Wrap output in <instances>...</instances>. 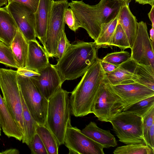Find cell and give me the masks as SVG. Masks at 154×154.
I'll list each match as a JSON object with an SVG mask.
<instances>
[{"instance_id": "18", "label": "cell", "mask_w": 154, "mask_h": 154, "mask_svg": "<svg viewBox=\"0 0 154 154\" xmlns=\"http://www.w3.org/2000/svg\"><path fill=\"white\" fill-rule=\"evenodd\" d=\"M0 125L3 132L6 136L22 141L23 137L22 134L0 94Z\"/></svg>"}, {"instance_id": "2", "label": "cell", "mask_w": 154, "mask_h": 154, "mask_svg": "<svg viewBox=\"0 0 154 154\" xmlns=\"http://www.w3.org/2000/svg\"><path fill=\"white\" fill-rule=\"evenodd\" d=\"M98 48L95 43L78 41L71 44L55 65H52L57 72L63 83L83 75L97 57Z\"/></svg>"}, {"instance_id": "39", "label": "cell", "mask_w": 154, "mask_h": 154, "mask_svg": "<svg viewBox=\"0 0 154 154\" xmlns=\"http://www.w3.org/2000/svg\"><path fill=\"white\" fill-rule=\"evenodd\" d=\"M101 64L104 71L105 73H108L112 72L119 66L110 63L104 62L100 60Z\"/></svg>"}, {"instance_id": "26", "label": "cell", "mask_w": 154, "mask_h": 154, "mask_svg": "<svg viewBox=\"0 0 154 154\" xmlns=\"http://www.w3.org/2000/svg\"><path fill=\"white\" fill-rule=\"evenodd\" d=\"M22 106L23 117L25 126V134L22 141L23 143L28 145L36 133V126L38 124L34 119L29 111L20 91Z\"/></svg>"}, {"instance_id": "20", "label": "cell", "mask_w": 154, "mask_h": 154, "mask_svg": "<svg viewBox=\"0 0 154 154\" xmlns=\"http://www.w3.org/2000/svg\"><path fill=\"white\" fill-rule=\"evenodd\" d=\"M18 28L6 7L0 8V41L10 46Z\"/></svg>"}, {"instance_id": "6", "label": "cell", "mask_w": 154, "mask_h": 154, "mask_svg": "<svg viewBox=\"0 0 154 154\" xmlns=\"http://www.w3.org/2000/svg\"><path fill=\"white\" fill-rule=\"evenodd\" d=\"M109 122L120 142L126 145L146 144L143 135V119L141 117L123 111L113 117Z\"/></svg>"}, {"instance_id": "4", "label": "cell", "mask_w": 154, "mask_h": 154, "mask_svg": "<svg viewBox=\"0 0 154 154\" xmlns=\"http://www.w3.org/2000/svg\"><path fill=\"white\" fill-rule=\"evenodd\" d=\"M69 93L61 87L48 100L45 126L53 134L59 146L64 144L66 128L71 125Z\"/></svg>"}, {"instance_id": "12", "label": "cell", "mask_w": 154, "mask_h": 154, "mask_svg": "<svg viewBox=\"0 0 154 154\" xmlns=\"http://www.w3.org/2000/svg\"><path fill=\"white\" fill-rule=\"evenodd\" d=\"M8 2L6 6L25 39L28 42L36 40L34 13L22 4L13 1Z\"/></svg>"}, {"instance_id": "40", "label": "cell", "mask_w": 154, "mask_h": 154, "mask_svg": "<svg viewBox=\"0 0 154 154\" xmlns=\"http://www.w3.org/2000/svg\"><path fill=\"white\" fill-rule=\"evenodd\" d=\"M148 15L152 23V27L154 28V5L152 6L151 9Z\"/></svg>"}, {"instance_id": "43", "label": "cell", "mask_w": 154, "mask_h": 154, "mask_svg": "<svg viewBox=\"0 0 154 154\" xmlns=\"http://www.w3.org/2000/svg\"><path fill=\"white\" fill-rule=\"evenodd\" d=\"M150 39L152 42L154 43V28L152 27V28L150 30Z\"/></svg>"}, {"instance_id": "22", "label": "cell", "mask_w": 154, "mask_h": 154, "mask_svg": "<svg viewBox=\"0 0 154 154\" xmlns=\"http://www.w3.org/2000/svg\"><path fill=\"white\" fill-rule=\"evenodd\" d=\"M10 46L19 68L25 67L28 54V44L18 29Z\"/></svg>"}, {"instance_id": "10", "label": "cell", "mask_w": 154, "mask_h": 154, "mask_svg": "<svg viewBox=\"0 0 154 154\" xmlns=\"http://www.w3.org/2000/svg\"><path fill=\"white\" fill-rule=\"evenodd\" d=\"M64 144L69 154H104V147L88 137L76 127L69 125L66 129Z\"/></svg>"}, {"instance_id": "32", "label": "cell", "mask_w": 154, "mask_h": 154, "mask_svg": "<svg viewBox=\"0 0 154 154\" xmlns=\"http://www.w3.org/2000/svg\"><path fill=\"white\" fill-rule=\"evenodd\" d=\"M28 146L32 154H48L43 142L36 133Z\"/></svg>"}, {"instance_id": "3", "label": "cell", "mask_w": 154, "mask_h": 154, "mask_svg": "<svg viewBox=\"0 0 154 154\" xmlns=\"http://www.w3.org/2000/svg\"><path fill=\"white\" fill-rule=\"evenodd\" d=\"M100 59L97 57L86 71L69 97L71 113L76 117L93 113L100 83L106 77Z\"/></svg>"}, {"instance_id": "28", "label": "cell", "mask_w": 154, "mask_h": 154, "mask_svg": "<svg viewBox=\"0 0 154 154\" xmlns=\"http://www.w3.org/2000/svg\"><path fill=\"white\" fill-rule=\"evenodd\" d=\"M114 154H154V150L143 143L131 144L117 147Z\"/></svg>"}, {"instance_id": "15", "label": "cell", "mask_w": 154, "mask_h": 154, "mask_svg": "<svg viewBox=\"0 0 154 154\" xmlns=\"http://www.w3.org/2000/svg\"><path fill=\"white\" fill-rule=\"evenodd\" d=\"M28 49L25 67L39 72L50 63L49 57L44 47L36 40L28 42Z\"/></svg>"}, {"instance_id": "44", "label": "cell", "mask_w": 154, "mask_h": 154, "mask_svg": "<svg viewBox=\"0 0 154 154\" xmlns=\"http://www.w3.org/2000/svg\"><path fill=\"white\" fill-rule=\"evenodd\" d=\"M7 2L8 0H0V8L5 5L7 6Z\"/></svg>"}, {"instance_id": "19", "label": "cell", "mask_w": 154, "mask_h": 154, "mask_svg": "<svg viewBox=\"0 0 154 154\" xmlns=\"http://www.w3.org/2000/svg\"><path fill=\"white\" fill-rule=\"evenodd\" d=\"M81 131L88 137L103 145L104 148L114 147L117 145L116 139L110 131L99 128L94 122H91Z\"/></svg>"}, {"instance_id": "9", "label": "cell", "mask_w": 154, "mask_h": 154, "mask_svg": "<svg viewBox=\"0 0 154 154\" xmlns=\"http://www.w3.org/2000/svg\"><path fill=\"white\" fill-rule=\"evenodd\" d=\"M69 7L68 0L52 1L43 46L49 57H55L62 31L65 29V12Z\"/></svg>"}, {"instance_id": "30", "label": "cell", "mask_w": 154, "mask_h": 154, "mask_svg": "<svg viewBox=\"0 0 154 154\" xmlns=\"http://www.w3.org/2000/svg\"><path fill=\"white\" fill-rule=\"evenodd\" d=\"M117 46L121 50L130 48L127 36L121 25L118 23L113 34L111 46Z\"/></svg>"}, {"instance_id": "34", "label": "cell", "mask_w": 154, "mask_h": 154, "mask_svg": "<svg viewBox=\"0 0 154 154\" xmlns=\"http://www.w3.org/2000/svg\"><path fill=\"white\" fill-rule=\"evenodd\" d=\"M143 135L146 141L149 128L154 123V106L143 118Z\"/></svg>"}, {"instance_id": "27", "label": "cell", "mask_w": 154, "mask_h": 154, "mask_svg": "<svg viewBox=\"0 0 154 154\" xmlns=\"http://www.w3.org/2000/svg\"><path fill=\"white\" fill-rule=\"evenodd\" d=\"M153 106L154 95L129 106L123 111L135 114L143 118Z\"/></svg>"}, {"instance_id": "33", "label": "cell", "mask_w": 154, "mask_h": 154, "mask_svg": "<svg viewBox=\"0 0 154 154\" xmlns=\"http://www.w3.org/2000/svg\"><path fill=\"white\" fill-rule=\"evenodd\" d=\"M64 21L69 28L74 32H75L80 27L73 11L70 8H67L65 12Z\"/></svg>"}, {"instance_id": "5", "label": "cell", "mask_w": 154, "mask_h": 154, "mask_svg": "<svg viewBox=\"0 0 154 154\" xmlns=\"http://www.w3.org/2000/svg\"><path fill=\"white\" fill-rule=\"evenodd\" d=\"M17 75L16 71L0 68V88L3 94V99L11 114L20 129L23 135V139L25 135V129Z\"/></svg>"}, {"instance_id": "8", "label": "cell", "mask_w": 154, "mask_h": 154, "mask_svg": "<svg viewBox=\"0 0 154 154\" xmlns=\"http://www.w3.org/2000/svg\"><path fill=\"white\" fill-rule=\"evenodd\" d=\"M20 90L32 116L38 124L45 125L48 100L28 77L17 75Z\"/></svg>"}, {"instance_id": "24", "label": "cell", "mask_w": 154, "mask_h": 154, "mask_svg": "<svg viewBox=\"0 0 154 154\" xmlns=\"http://www.w3.org/2000/svg\"><path fill=\"white\" fill-rule=\"evenodd\" d=\"M118 23L117 16L109 22L101 25L99 35L94 42L98 48L111 47L112 39Z\"/></svg>"}, {"instance_id": "48", "label": "cell", "mask_w": 154, "mask_h": 154, "mask_svg": "<svg viewBox=\"0 0 154 154\" xmlns=\"http://www.w3.org/2000/svg\"><path fill=\"white\" fill-rule=\"evenodd\" d=\"M0 154H1V152H0Z\"/></svg>"}, {"instance_id": "13", "label": "cell", "mask_w": 154, "mask_h": 154, "mask_svg": "<svg viewBox=\"0 0 154 154\" xmlns=\"http://www.w3.org/2000/svg\"><path fill=\"white\" fill-rule=\"evenodd\" d=\"M110 86L124 102L125 109L141 100L154 95V91L133 81L125 82L115 85L110 84Z\"/></svg>"}, {"instance_id": "36", "label": "cell", "mask_w": 154, "mask_h": 154, "mask_svg": "<svg viewBox=\"0 0 154 154\" xmlns=\"http://www.w3.org/2000/svg\"><path fill=\"white\" fill-rule=\"evenodd\" d=\"M39 0H8V2H14L24 5L35 13L37 8Z\"/></svg>"}, {"instance_id": "21", "label": "cell", "mask_w": 154, "mask_h": 154, "mask_svg": "<svg viewBox=\"0 0 154 154\" xmlns=\"http://www.w3.org/2000/svg\"><path fill=\"white\" fill-rule=\"evenodd\" d=\"M137 63L131 57L111 72L105 73L106 78L112 85L132 81V77Z\"/></svg>"}, {"instance_id": "25", "label": "cell", "mask_w": 154, "mask_h": 154, "mask_svg": "<svg viewBox=\"0 0 154 154\" xmlns=\"http://www.w3.org/2000/svg\"><path fill=\"white\" fill-rule=\"evenodd\" d=\"M36 132L43 142L48 154L58 153L59 145L53 134L45 125L37 124Z\"/></svg>"}, {"instance_id": "11", "label": "cell", "mask_w": 154, "mask_h": 154, "mask_svg": "<svg viewBox=\"0 0 154 154\" xmlns=\"http://www.w3.org/2000/svg\"><path fill=\"white\" fill-rule=\"evenodd\" d=\"M131 57L137 63L154 67V43L149 36L146 23H138L137 34L131 48Z\"/></svg>"}, {"instance_id": "45", "label": "cell", "mask_w": 154, "mask_h": 154, "mask_svg": "<svg viewBox=\"0 0 154 154\" xmlns=\"http://www.w3.org/2000/svg\"><path fill=\"white\" fill-rule=\"evenodd\" d=\"M114 0L125 2L126 3H127L128 4H129V2L131 1V0Z\"/></svg>"}, {"instance_id": "1", "label": "cell", "mask_w": 154, "mask_h": 154, "mask_svg": "<svg viewBox=\"0 0 154 154\" xmlns=\"http://www.w3.org/2000/svg\"><path fill=\"white\" fill-rule=\"evenodd\" d=\"M125 3L128 4L122 1L101 0L97 4L91 5L82 0H72L69 5L80 27L85 29L95 41L99 35L101 25L116 18Z\"/></svg>"}, {"instance_id": "17", "label": "cell", "mask_w": 154, "mask_h": 154, "mask_svg": "<svg viewBox=\"0 0 154 154\" xmlns=\"http://www.w3.org/2000/svg\"><path fill=\"white\" fill-rule=\"evenodd\" d=\"M117 19L118 23L127 36L131 48L137 35L138 23L136 17L131 11L128 4L125 3L121 6Z\"/></svg>"}, {"instance_id": "23", "label": "cell", "mask_w": 154, "mask_h": 154, "mask_svg": "<svg viewBox=\"0 0 154 154\" xmlns=\"http://www.w3.org/2000/svg\"><path fill=\"white\" fill-rule=\"evenodd\" d=\"M132 81L154 91V67L151 65H147L137 63Z\"/></svg>"}, {"instance_id": "7", "label": "cell", "mask_w": 154, "mask_h": 154, "mask_svg": "<svg viewBox=\"0 0 154 154\" xmlns=\"http://www.w3.org/2000/svg\"><path fill=\"white\" fill-rule=\"evenodd\" d=\"M124 102L113 91L106 77L100 84L93 108V113L102 122H109L123 111Z\"/></svg>"}, {"instance_id": "42", "label": "cell", "mask_w": 154, "mask_h": 154, "mask_svg": "<svg viewBox=\"0 0 154 154\" xmlns=\"http://www.w3.org/2000/svg\"><path fill=\"white\" fill-rule=\"evenodd\" d=\"M137 2L142 5L148 4L151 6L154 5V0H137Z\"/></svg>"}, {"instance_id": "16", "label": "cell", "mask_w": 154, "mask_h": 154, "mask_svg": "<svg viewBox=\"0 0 154 154\" xmlns=\"http://www.w3.org/2000/svg\"><path fill=\"white\" fill-rule=\"evenodd\" d=\"M53 0H39L37 8L34 13L36 36L43 46Z\"/></svg>"}, {"instance_id": "38", "label": "cell", "mask_w": 154, "mask_h": 154, "mask_svg": "<svg viewBox=\"0 0 154 154\" xmlns=\"http://www.w3.org/2000/svg\"><path fill=\"white\" fill-rule=\"evenodd\" d=\"M146 142V144L154 150V123L149 128Z\"/></svg>"}, {"instance_id": "29", "label": "cell", "mask_w": 154, "mask_h": 154, "mask_svg": "<svg viewBox=\"0 0 154 154\" xmlns=\"http://www.w3.org/2000/svg\"><path fill=\"white\" fill-rule=\"evenodd\" d=\"M0 63L7 67L19 68L11 46L1 41H0Z\"/></svg>"}, {"instance_id": "46", "label": "cell", "mask_w": 154, "mask_h": 154, "mask_svg": "<svg viewBox=\"0 0 154 154\" xmlns=\"http://www.w3.org/2000/svg\"><path fill=\"white\" fill-rule=\"evenodd\" d=\"M1 130H2V128L1 126L0 125V136H1Z\"/></svg>"}, {"instance_id": "31", "label": "cell", "mask_w": 154, "mask_h": 154, "mask_svg": "<svg viewBox=\"0 0 154 154\" xmlns=\"http://www.w3.org/2000/svg\"><path fill=\"white\" fill-rule=\"evenodd\" d=\"M131 54L128 51H122L108 54L101 60L111 64L119 65L128 60Z\"/></svg>"}, {"instance_id": "14", "label": "cell", "mask_w": 154, "mask_h": 154, "mask_svg": "<svg viewBox=\"0 0 154 154\" xmlns=\"http://www.w3.org/2000/svg\"><path fill=\"white\" fill-rule=\"evenodd\" d=\"M38 72L39 75L30 78L48 100L63 83L57 72L50 63Z\"/></svg>"}, {"instance_id": "47", "label": "cell", "mask_w": 154, "mask_h": 154, "mask_svg": "<svg viewBox=\"0 0 154 154\" xmlns=\"http://www.w3.org/2000/svg\"><path fill=\"white\" fill-rule=\"evenodd\" d=\"M135 1H136V2H137V0H135Z\"/></svg>"}, {"instance_id": "35", "label": "cell", "mask_w": 154, "mask_h": 154, "mask_svg": "<svg viewBox=\"0 0 154 154\" xmlns=\"http://www.w3.org/2000/svg\"><path fill=\"white\" fill-rule=\"evenodd\" d=\"M70 44L66 37L65 30H63L58 44L55 57L58 59L60 58Z\"/></svg>"}, {"instance_id": "37", "label": "cell", "mask_w": 154, "mask_h": 154, "mask_svg": "<svg viewBox=\"0 0 154 154\" xmlns=\"http://www.w3.org/2000/svg\"><path fill=\"white\" fill-rule=\"evenodd\" d=\"M16 71L17 74L29 78L40 74L38 72L28 69L25 67L19 68Z\"/></svg>"}, {"instance_id": "41", "label": "cell", "mask_w": 154, "mask_h": 154, "mask_svg": "<svg viewBox=\"0 0 154 154\" xmlns=\"http://www.w3.org/2000/svg\"><path fill=\"white\" fill-rule=\"evenodd\" d=\"M19 151L15 149H7L1 152V154H18Z\"/></svg>"}]
</instances>
